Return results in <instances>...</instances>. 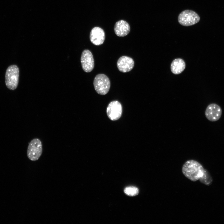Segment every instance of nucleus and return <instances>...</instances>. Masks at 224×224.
Returning a JSON list of instances; mask_svg holds the SVG:
<instances>
[{
	"label": "nucleus",
	"instance_id": "f8f14e48",
	"mask_svg": "<svg viewBox=\"0 0 224 224\" xmlns=\"http://www.w3.org/2000/svg\"><path fill=\"white\" fill-rule=\"evenodd\" d=\"M185 67V64L184 61L181 58H177L172 62L171 70L174 74H178L184 70Z\"/></svg>",
	"mask_w": 224,
	"mask_h": 224
},
{
	"label": "nucleus",
	"instance_id": "1a4fd4ad",
	"mask_svg": "<svg viewBox=\"0 0 224 224\" xmlns=\"http://www.w3.org/2000/svg\"><path fill=\"white\" fill-rule=\"evenodd\" d=\"M90 39L91 42L96 45H99L104 43L105 39L104 30L101 28L96 27L91 30Z\"/></svg>",
	"mask_w": 224,
	"mask_h": 224
},
{
	"label": "nucleus",
	"instance_id": "7ed1b4c3",
	"mask_svg": "<svg viewBox=\"0 0 224 224\" xmlns=\"http://www.w3.org/2000/svg\"><path fill=\"white\" fill-rule=\"evenodd\" d=\"M93 85L95 89L98 94L105 95L109 91L110 82L107 76L103 74H99L95 77Z\"/></svg>",
	"mask_w": 224,
	"mask_h": 224
},
{
	"label": "nucleus",
	"instance_id": "f257e3e1",
	"mask_svg": "<svg viewBox=\"0 0 224 224\" xmlns=\"http://www.w3.org/2000/svg\"><path fill=\"white\" fill-rule=\"evenodd\" d=\"M182 172L186 177L193 181L199 180L201 183L209 185L212 181L208 172L195 160L186 161L182 166Z\"/></svg>",
	"mask_w": 224,
	"mask_h": 224
},
{
	"label": "nucleus",
	"instance_id": "9d476101",
	"mask_svg": "<svg viewBox=\"0 0 224 224\" xmlns=\"http://www.w3.org/2000/svg\"><path fill=\"white\" fill-rule=\"evenodd\" d=\"M134 63L133 59L127 56H122L118 59L117 65L119 70L123 72H128L133 68Z\"/></svg>",
	"mask_w": 224,
	"mask_h": 224
},
{
	"label": "nucleus",
	"instance_id": "f03ea898",
	"mask_svg": "<svg viewBox=\"0 0 224 224\" xmlns=\"http://www.w3.org/2000/svg\"><path fill=\"white\" fill-rule=\"evenodd\" d=\"M19 69L17 66L12 65L7 68L5 75L6 86L9 89L13 90L18 86L19 78Z\"/></svg>",
	"mask_w": 224,
	"mask_h": 224
},
{
	"label": "nucleus",
	"instance_id": "423d86ee",
	"mask_svg": "<svg viewBox=\"0 0 224 224\" xmlns=\"http://www.w3.org/2000/svg\"><path fill=\"white\" fill-rule=\"evenodd\" d=\"M81 62L83 70L86 72H91L94 67V61L91 52L89 50L85 49L82 53Z\"/></svg>",
	"mask_w": 224,
	"mask_h": 224
},
{
	"label": "nucleus",
	"instance_id": "9b49d317",
	"mask_svg": "<svg viewBox=\"0 0 224 224\" xmlns=\"http://www.w3.org/2000/svg\"><path fill=\"white\" fill-rule=\"evenodd\" d=\"M114 30V32L117 36L124 37L129 33L130 27L128 23L126 21L121 20L116 23Z\"/></svg>",
	"mask_w": 224,
	"mask_h": 224
},
{
	"label": "nucleus",
	"instance_id": "20e7f679",
	"mask_svg": "<svg viewBox=\"0 0 224 224\" xmlns=\"http://www.w3.org/2000/svg\"><path fill=\"white\" fill-rule=\"evenodd\" d=\"M198 15L193 11L186 10L182 12L178 16V21L181 25L188 26L194 25L200 21Z\"/></svg>",
	"mask_w": 224,
	"mask_h": 224
},
{
	"label": "nucleus",
	"instance_id": "0eeeda50",
	"mask_svg": "<svg viewBox=\"0 0 224 224\" xmlns=\"http://www.w3.org/2000/svg\"><path fill=\"white\" fill-rule=\"evenodd\" d=\"M122 111L121 104L116 100L111 102L108 105L106 110L108 116L113 121L119 119L121 116Z\"/></svg>",
	"mask_w": 224,
	"mask_h": 224
},
{
	"label": "nucleus",
	"instance_id": "ddd939ff",
	"mask_svg": "<svg viewBox=\"0 0 224 224\" xmlns=\"http://www.w3.org/2000/svg\"><path fill=\"white\" fill-rule=\"evenodd\" d=\"M124 192L128 196H133L138 194L139 190L137 187L131 186L126 187L124 189Z\"/></svg>",
	"mask_w": 224,
	"mask_h": 224
},
{
	"label": "nucleus",
	"instance_id": "39448f33",
	"mask_svg": "<svg viewBox=\"0 0 224 224\" xmlns=\"http://www.w3.org/2000/svg\"><path fill=\"white\" fill-rule=\"evenodd\" d=\"M42 144L40 140L35 138L29 143L27 149V156L30 160L35 161L38 160L42 153Z\"/></svg>",
	"mask_w": 224,
	"mask_h": 224
},
{
	"label": "nucleus",
	"instance_id": "6e6552de",
	"mask_svg": "<svg viewBox=\"0 0 224 224\" xmlns=\"http://www.w3.org/2000/svg\"><path fill=\"white\" fill-rule=\"evenodd\" d=\"M222 110L218 105L212 103L208 105L205 111V115L209 121L214 122L218 120L221 117Z\"/></svg>",
	"mask_w": 224,
	"mask_h": 224
}]
</instances>
